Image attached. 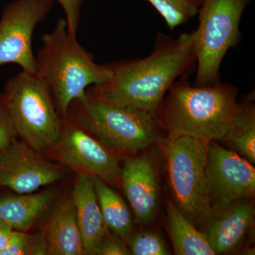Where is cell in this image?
<instances>
[{
	"label": "cell",
	"instance_id": "17",
	"mask_svg": "<svg viewBox=\"0 0 255 255\" xmlns=\"http://www.w3.org/2000/svg\"><path fill=\"white\" fill-rule=\"evenodd\" d=\"M168 232L177 255H214L205 234L198 231L174 203L167 207Z\"/></svg>",
	"mask_w": 255,
	"mask_h": 255
},
{
	"label": "cell",
	"instance_id": "9",
	"mask_svg": "<svg viewBox=\"0 0 255 255\" xmlns=\"http://www.w3.org/2000/svg\"><path fill=\"white\" fill-rule=\"evenodd\" d=\"M51 150L60 162L78 174L100 178L112 187L121 183L122 168L115 156L70 114L63 119L61 137Z\"/></svg>",
	"mask_w": 255,
	"mask_h": 255
},
{
	"label": "cell",
	"instance_id": "2",
	"mask_svg": "<svg viewBox=\"0 0 255 255\" xmlns=\"http://www.w3.org/2000/svg\"><path fill=\"white\" fill-rule=\"evenodd\" d=\"M187 75L176 80L164 96L157 114L159 124L168 137L224 141L239 111L238 89L221 81L191 86Z\"/></svg>",
	"mask_w": 255,
	"mask_h": 255
},
{
	"label": "cell",
	"instance_id": "8",
	"mask_svg": "<svg viewBox=\"0 0 255 255\" xmlns=\"http://www.w3.org/2000/svg\"><path fill=\"white\" fill-rule=\"evenodd\" d=\"M55 0H14L6 5L0 18V66L14 63L23 71L36 73L33 32L46 20Z\"/></svg>",
	"mask_w": 255,
	"mask_h": 255
},
{
	"label": "cell",
	"instance_id": "27",
	"mask_svg": "<svg viewBox=\"0 0 255 255\" xmlns=\"http://www.w3.org/2000/svg\"><path fill=\"white\" fill-rule=\"evenodd\" d=\"M14 230L0 221V251L7 244Z\"/></svg>",
	"mask_w": 255,
	"mask_h": 255
},
{
	"label": "cell",
	"instance_id": "12",
	"mask_svg": "<svg viewBox=\"0 0 255 255\" xmlns=\"http://www.w3.org/2000/svg\"><path fill=\"white\" fill-rule=\"evenodd\" d=\"M254 207L252 198L233 201L229 205L211 209L205 221V234L215 255L236 250L253 224Z\"/></svg>",
	"mask_w": 255,
	"mask_h": 255
},
{
	"label": "cell",
	"instance_id": "28",
	"mask_svg": "<svg viewBox=\"0 0 255 255\" xmlns=\"http://www.w3.org/2000/svg\"><path fill=\"white\" fill-rule=\"evenodd\" d=\"M196 1L201 5V3H202V1H204V0H196Z\"/></svg>",
	"mask_w": 255,
	"mask_h": 255
},
{
	"label": "cell",
	"instance_id": "10",
	"mask_svg": "<svg viewBox=\"0 0 255 255\" xmlns=\"http://www.w3.org/2000/svg\"><path fill=\"white\" fill-rule=\"evenodd\" d=\"M206 173L211 209L255 195V169L253 164L216 141L208 143Z\"/></svg>",
	"mask_w": 255,
	"mask_h": 255
},
{
	"label": "cell",
	"instance_id": "1",
	"mask_svg": "<svg viewBox=\"0 0 255 255\" xmlns=\"http://www.w3.org/2000/svg\"><path fill=\"white\" fill-rule=\"evenodd\" d=\"M194 38V31L182 33L177 38L159 34L148 56L109 64L108 81L94 87L114 104L157 118L169 89L196 61Z\"/></svg>",
	"mask_w": 255,
	"mask_h": 255
},
{
	"label": "cell",
	"instance_id": "18",
	"mask_svg": "<svg viewBox=\"0 0 255 255\" xmlns=\"http://www.w3.org/2000/svg\"><path fill=\"white\" fill-rule=\"evenodd\" d=\"M96 195L107 228L128 241L132 235V220L124 199L100 178L92 177Z\"/></svg>",
	"mask_w": 255,
	"mask_h": 255
},
{
	"label": "cell",
	"instance_id": "5",
	"mask_svg": "<svg viewBox=\"0 0 255 255\" xmlns=\"http://www.w3.org/2000/svg\"><path fill=\"white\" fill-rule=\"evenodd\" d=\"M16 135L38 152L59 141L63 119L46 85L36 74L21 71L6 82L1 94Z\"/></svg>",
	"mask_w": 255,
	"mask_h": 255
},
{
	"label": "cell",
	"instance_id": "4",
	"mask_svg": "<svg viewBox=\"0 0 255 255\" xmlns=\"http://www.w3.org/2000/svg\"><path fill=\"white\" fill-rule=\"evenodd\" d=\"M68 114L101 142L117 150L136 151L164 143L167 139L158 119L114 104L94 86L74 101Z\"/></svg>",
	"mask_w": 255,
	"mask_h": 255
},
{
	"label": "cell",
	"instance_id": "26",
	"mask_svg": "<svg viewBox=\"0 0 255 255\" xmlns=\"http://www.w3.org/2000/svg\"><path fill=\"white\" fill-rule=\"evenodd\" d=\"M48 255V248L43 233L32 236L30 255Z\"/></svg>",
	"mask_w": 255,
	"mask_h": 255
},
{
	"label": "cell",
	"instance_id": "3",
	"mask_svg": "<svg viewBox=\"0 0 255 255\" xmlns=\"http://www.w3.org/2000/svg\"><path fill=\"white\" fill-rule=\"evenodd\" d=\"M36 56V75L46 85L63 119L68 115L74 101L85 95L90 86L108 81L109 64L96 63L91 53L68 31L65 18H59L53 31L41 38Z\"/></svg>",
	"mask_w": 255,
	"mask_h": 255
},
{
	"label": "cell",
	"instance_id": "16",
	"mask_svg": "<svg viewBox=\"0 0 255 255\" xmlns=\"http://www.w3.org/2000/svg\"><path fill=\"white\" fill-rule=\"evenodd\" d=\"M52 190L36 194H18L0 196V221L14 231L31 228L44 214L55 198Z\"/></svg>",
	"mask_w": 255,
	"mask_h": 255
},
{
	"label": "cell",
	"instance_id": "14",
	"mask_svg": "<svg viewBox=\"0 0 255 255\" xmlns=\"http://www.w3.org/2000/svg\"><path fill=\"white\" fill-rule=\"evenodd\" d=\"M71 198L85 255H97L101 243L109 233L92 178L86 174H78Z\"/></svg>",
	"mask_w": 255,
	"mask_h": 255
},
{
	"label": "cell",
	"instance_id": "22",
	"mask_svg": "<svg viewBox=\"0 0 255 255\" xmlns=\"http://www.w3.org/2000/svg\"><path fill=\"white\" fill-rule=\"evenodd\" d=\"M31 238V235L23 231H14L0 255H30Z\"/></svg>",
	"mask_w": 255,
	"mask_h": 255
},
{
	"label": "cell",
	"instance_id": "13",
	"mask_svg": "<svg viewBox=\"0 0 255 255\" xmlns=\"http://www.w3.org/2000/svg\"><path fill=\"white\" fill-rule=\"evenodd\" d=\"M121 182L137 223H152L158 209V184L150 157L142 155L128 159L122 169Z\"/></svg>",
	"mask_w": 255,
	"mask_h": 255
},
{
	"label": "cell",
	"instance_id": "7",
	"mask_svg": "<svg viewBox=\"0 0 255 255\" xmlns=\"http://www.w3.org/2000/svg\"><path fill=\"white\" fill-rule=\"evenodd\" d=\"M250 0H204L199 24L194 31L197 73L196 86L220 81L219 70L226 53L241 41L242 15Z\"/></svg>",
	"mask_w": 255,
	"mask_h": 255
},
{
	"label": "cell",
	"instance_id": "15",
	"mask_svg": "<svg viewBox=\"0 0 255 255\" xmlns=\"http://www.w3.org/2000/svg\"><path fill=\"white\" fill-rule=\"evenodd\" d=\"M43 233L48 255H85L72 198L61 201L55 208Z\"/></svg>",
	"mask_w": 255,
	"mask_h": 255
},
{
	"label": "cell",
	"instance_id": "19",
	"mask_svg": "<svg viewBox=\"0 0 255 255\" xmlns=\"http://www.w3.org/2000/svg\"><path fill=\"white\" fill-rule=\"evenodd\" d=\"M224 141L231 142L251 163L255 162V111L253 104H240V109Z\"/></svg>",
	"mask_w": 255,
	"mask_h": 255
},
{
	"label": "cell",
	"instance_id": "20",
	"mask_svg": "<svg viewBox=\"0 0 255 255\" xmlns=\"http://www.w3.org/2000/svg\"><path fill=\"white\" fill-rule=\"evenodd\" d=\"M173 30L186 23L198 13L200 4L196 0H147Z\"/></svg>",
	"mask_w": 255,
	"mask_h": 255
},
{
	"label": "cell",
	"instance_id": "25",
	"mask_svg": "<svg viewBox=\"0 0 255 255\" xmlns=\"http://www.w3.org/2000/svg\"><path fill=\"white\" fill-rule=\"evenodd\" d=\"M97 255H128L130 253L122 238L117 236V237H112L108 233L101 243Z\"/></svg>",
	"mask_w": 255,
	"mask_h": 255
},
{
	"label": "cell",
	"instance_id": "11",
	"mask_svg": "<svg viewBox=\"0 0 255 255\" xmlns=\"http://www.w3.org/2000/svg\"><path fill=\"white\" fill-rule=\"evenodd\" d=\"M17 139L0 150V187L17 194H28L63 179L55 164Z\"/></svg>",
	"mask_w": 255,
	"mask_h": 255
},
{
	"label": "cell",
	"instance_id": "23",
	"mask_svg": "<svg viewBox=\"0 0 255 255\" xmlns=\"http://www.w3.org/2000/svg\"><path fill=\"white\" fill-rule=\"evenodd\" d=\"M63 8L68 31L77 36L80 21L84 0H57Z\"/></svg>",
	"mask_w": 255,
	"mask_h": 255
},
{
	"label": "cell",
	"instance_id": "21",
	"mask_svg": "<svg viewBox=\"0 0 255 255\" xmlns=\"http://www.w3.org/2000/svg\"><path fill=\"white\" fill-rule=\"evenodd\" d=\"M128 241L130 255H169L163 240L156 233L142 231L131 235Z\"/></svg>",
	"mask_w": 255,
	"mask_h": 255
},
{
	"label": "cell",
	"instance_id": "6",
	"mask_svg": "<svg viewBox=\"0 0 255 255\" xmlns=\"http://www.w3.org/2000/svg\"><path fill=\"white\" fill-rule=\"evenodd\" d=\"M164 157L174 204L192 224L211 213L206 179L207 142L188 135L167 137Z\"/></svg>",
	"mask_w": 255,
	"mask_h": 255
},
{
	"label": "cell",
	"instance_id": "24",
	"mask_svg": "<svg viewBox=\"0 0 255 255\" xmlns=\"http://www.w3.org/2000/svg\"><path fill=\"white\" fill-rule=\"evenodd\" d=\"M17 137L12 122L0 95V150Z\"/></svg>",
	"mask_w": 255,
	"mask_h": 255
}]
</instances>
